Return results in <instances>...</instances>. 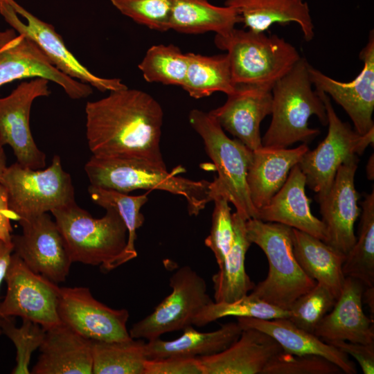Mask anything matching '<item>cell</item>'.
<instances>
[{
	"mask_svg": "<svg viewBox=\"0 0 374 374\" xmlns=\"http://www.w3.org/2000/svg\"><path fill=\"white\" fill-rule=\"evenodd\" d=\"M86 136L92 155L129 158L166 168L161 151L163 112L148 93L125 89L85 106Z\"/></svg>",
	"mask_w": 374,
	"mask_h": 374,
	"instance_id": "1",
	"label": "cell"
},
{
	"mask_svg": "<svg viewBox=\"0 0 374 374\" xmlns=\"http://www.w3.org/2000/svg\"><path fill=\"white\" fill-rule=\"evenodd\" d=\"M84 170L90 185L123 193L143 189L159 190L183 197L190 215L197 216L213 202L212 181L191 180L178 175L186 172L181 166L171 172L167 168L129 158H102L93 155Z\"/></svg>",
	"mask_w": 374,
	"mask_h": 374,
	"instance_id": "2",
	"label": "cell"
},
{
	"mask_svg": "<svg viewBox=\"0 0 374 374\" xmlns=\"http://www.w3.org/2000/svg\"><path fill=\"white\" fill-rule=\"evenodd\" d=\"M308 64L307 60L301 57L273 86L271 121L262 137V146L287 148L296 142L307 144L320 133L319 130L308 125L313 115L323 125H327L326 107L312 89Z\"/></svg>",
	"mask_w": 374,
	"mask_h": 374,
	"instance_id": "3",
	"label": "cell"
},
{
	"mask_svg": "<svg viewBox=\"0 0 374 374\" xmlns=\"http://www.w3.org/2000/svg\"><path fill=\"white\" fill-rule=\"evenodd\" d=\"M292 229L256 218L246 220L248 240L263 251L269 262L267 277L255 285L250 294L287 310L296 299L317 284L305 274L295 258Z\"/></svg>",
	"mask_w": 374,
	"mask_h": 374,
	"instance_id": "4",
	"label": "cell"
},
{
	"mask_svg": "<svg viewBox=\"0 0 374 374\" xmlns=\"http://www.w3.org/2000/svg\"><path fill=\"white\" fill-rule=\"evenodd\" d=\"M105 209L103 217L94 218L74 202L51 213L72 262L99 266L109 272L126 247L128 233L118 212L112 207Z\"/></svg>",
	"mask_w": 374,
	"mask_h": 374,
	"instance_id": "5",
	"label": "cell"
},
{
	"mask_svg": "<svg viewBox=\"0 0 374 374\" xmlns=\"http://www.w3.org/2000/svg\"><path fill=\"white\" fill-rule=\"evenodd\" d=\"M214 43L226 51L235 84H255L272 89L301 57L284 38L249 29L235 28L225 35H215Z\"/></svg>",
	"mask_w": 374,
	"mask_h": 374,
	"instance_id": "6",
	"label": "cell"
},
{
	"mask_svg": "<svg viewBox=\"0 0 374 374\" xmlns=\"http://www.w3.org/2000/svg\"><path fill=\"white\" fill-rule=\"evenodd\" d=\"M188 118L217 172L212 181L213 200L222 197L233 204L235 212L244 220L257 219L258 211L251 202L247 183L252 150L237 139L228 137L209 112L194 109Z\"/></svg>",
	"mask_w": 374,
	"mask_h": 374,
	"instance_id": "7",
	"label": "cell"
},
{
	"mask_svg": "<svg viewBox=\"0 0 374 374\" xmlns=\"http://www.w3.org/2000/svg\"><path fill=\"white\" fill-rule=\"evenodd\" d=\"M0 184L17 221L75 202L71 177L64 170L58 155L46 169L33 170L18 162L7 166Z\"/></svg>",
	"mask_w": 374,
	"mask_h": 374,
	"instance_id": "8",
	"label": "cell"
},
{
	"mask_svg": "<svg viewBox=\"0 0 374 374\" xmlns=\"http://www.w3.org/2000/svg\"><path fill=\"white\" fill-rule=\"evenodd\" d=\"M316 91L326 107L328 134L315 149H309L304 154L298 165L305 177L306 185L317 193L319 200L329 192L339 166L362 155L368 145H373L374 129L359 134L337 115L330 96Z\"/></svg>",
	"mask_w": 374,
	"mask_h": 374,
	"instance_id": "9",
	"label": "cell"
},
{
	"mask_svg": "<svg viewBox=\"0 0 374 374\" xmlns=\"http://www.w3.org/2000/svg\"><path fill=\"white\" fill-rule=\"evenodd\" d=\"M172 292L143 319L135 323L130 335L148 341L193 325L195 317L213 301L207 294L205 280L188 265L170 277Z\"/></svg>",
	"mask_w": 374,
	"mask_h": 374,
	"instance_id": "10",
	"label": "cell"
},
{
	"mask_svg": "<svg viewBox=\"0 0 374 374\" xmlns=\"http://www.w3.org/2000/svg\"><path fill=\"white\" fill-rule=\"evenodd\" d=\"M5 280L6 296L0 303V317H20L48 330L62 323L58 314L60 287L32 271L14 252Z\"/></svg>",
	"mask_w": 374,
	"mask_h": 374,
	"instance_id": "11",
	"label": "cell"
},
{
	"mask_svg": "<svg viewBox=\"0 0 374 374\" xmlns=\"http://www.w3.org/2000/svg\"><path fill=\"white\" fill-rule=\"evenodd\" d=\"M0 14L19 34L32 40L54 66L65 75L101 92L127 87L118 78L94 75L66 46L54 27L26 10L15 0H0Z\"/></svg>",
	"mask_w": 374,
	"mask_h": 374,
	"instance_id": "12",
	"label": "cell"
},
{
	"mask_svg": "<svg viewBox=\"0 0 374 374\" xmlns=\"http://www.w3.org/2000/svg\"><path fill=\"white\" fill-rule=\"evenodd\" d=\"M49 80L34 78L21 82L10 95L0 98V147L8 145L17 162L33 170L43 169L46 154L37 146L30 127L32 104L51 93Z\"/></svg>",
	"mask_w": 374,
	"mask_h": 374,
	"instance_id": "13",
	"label": "cell"
},
{
	"mask_svg": "<svg viewBox=\"0 0 374 374\" xmlns=\"http://www.w3.org/2000/svg\"><path fill=\"white\" fill-rule=\"evenodd\" d=\"M58 314L62 323L90 340L119 341L132 338L127 329V310L102 303L88 287H60Z\"/></svg>",
	"mask_w": 374,
	"mask_h": 374,
	"instance_id": "14",
	"label": "cell"
},
{
	"mask_svg": "<svg viewBox=\"0 0 374 374\" xmlns=\"http://www.w3.org/2000/svg\"><path fill=\"white\" fill-rule=\"evenodd\" d=\"M42 78L60 86L72 99L92 93L91 87L59 71L30 39L14 29L0 31V87L25 78Z\"/></svg>",
	"mask_w": 374,
	"mask_h": 374,
	"instance_id": "15",
	"label": "cell"
},
{
	"mask_svg": "<svg viewBox=\"0 0 374 374\" xmlns=\"http://www.w3.org/2000/svg\"><path fill=\"white\" fill-rule=\"evenodd\" d=\"M18 222L22 233L12 235L13 252L34 272L64 282L72 261L55 222L47 213Z\"/></svg>",
	"mask_w": 374,
	"mask_h": 374,
	"instance_id": "16",
	"label": "cell"
},
{
	"mask_svg": "<svg viewBox=\"0 0 374 374\" xmlns=\"http://www.w3.org/2000/svg\"><path fill=\"white\" fill-rule=\"evenodd\" d=\"M364 62L362 71L350 82L336 80L308 64V72L316 91H323L347 113L354 130L365 134L374 129V32L369 33L366 45L359 52Z\"/></svg>",
	"mask_w": 374,
	"mask_h": 374,
	"instance_id": "17",
	"label": "cell"
},
{
	"mask_svg": "<svg viewBox=\"0 0 374 374\" xmlns=\"http://www.w3.org/2000/svg\"><path fill=\"white\" fill-rule=\"evenodd\" d=\"M358 162L356 157L341 165L329 192L317 200L327 232L326 243L346 256L355 243L354 225L362 211L355 186Z\"/></svg>",
	"mask_w": 374,
	"mask_h": 374,
	"instance_id": "18",
	"label": "cell"
},
{
	"mask_svg": "<svg viewBox=\"0 0 374 374\" xmlns=\"http://www.w3.org/2000/svg\"><path fill=\"white\" fill-rule=\"evenodd\" d=\"M272 109L271 89L237 84L220 107L209 112L222 129L251 150L262 146L260 127Z\"/></svg>",
	"mask_w": 374,
	"mask_h": 374,
	"instance_id": "19",
	"label": "cell"
},
{
	"mask_svg": "<svg viewBox=\"0 0 374 374\" xmlns=\"http://www.w3.org/2000/svg\"><path fill=\"white\" fill-rule=\"evenodd\" d=\"M283 351L271 337L254 329H242L238 339L225 350L197 357L204 374H262L269 362Z\"/></svg>",
	"mask_w": 374,
	"mask_h": 374,
	"instance_id": "20",
	"label": "cell"
},
{
	"mask_svg": "<svg viewBox=\"0 0 374 374\" xmlns=\"http://www.w3.org/2000/svg\"><path fill=\"white\" fill-rule=\"evenodd\" d=\"M364 285L346 276L342 290L332 309L321 319L314 334L324 341L374 343L373 320L363 311Z\"/></svg>",
	"mask_w": 374,
	"mask_h": 374,
	"instance_id": "21",
	"label": "cell"
},
{
	"mask_svg": "<svg viewBox=\"0 0 374 374\" xmlns=\"http://www.w3.org/2000/svg\"><path fill=\"white\" fill-rule=\"evenodd\" d=\"M305 185V177L296 164L280 189L266 205L258 209L257 219L287 225L326 242L325 224L311 212V200L306 195Z\"/></svg>",
	"mask_w": 374,
	"mask_h": 374,
	"instance_id": "22",
	"label": "cell"
},
{
	"mask_svg": "<svg viewBox=\"0 0 374 374\" xmlns=\"http://www.w3.org/2000/svg\"><path fill=\"white\" fill-rule=\"evenodd\" d=\"M33 374H91L92 340L62 323L46 330Z\"/></svg>",
	"mask_w": 374,
	"mask_h": 374,
	"instance_id": "23",
	"label": "cell"
},
{
	"mask_svg": "<svg viewBox=\"0 0 374 374\" xmlns=\"http://www.w3.org/2000/svg\"><path fill=\"white\" fill-rule=\"evenodd\" d=\"M237 323L242 329L254 328L269 335L285 353L296 355H319L336 364L343 373H357L355 365L348 355L314 333L299 328L288 318L265 319L241 317H237Z\"/></svg>",
	"mask_w": 374,
	"mask_h": 374,
	"instance_id": "24",
	"label": "cell"
},
{
	"mask_svg": "<svg viewBox=\"0 0 374 374\" xmlns=\"http://www.w3.org/2000/svg\"><path fill=\"white\" fill-rule=\"evenodd\" d=\"M308 150V145L303 143L292 149L262 146L252 150L247 183L250 199L257 211L280 189L291 169Z\"/></svg>",
	"mask_w": 374,
	"mask_h": 374,
	"instance_id": "25",
	"label": "cell"
},
{
	"mask_svg": "<svg viewBox=\"0 0 374 374\" xmlns=\"http://www.w3.org/2000/svg\"><path fill=\"white\" fill-rule=\"evenodd\" d=\"M224 6L234 8L249 30L265 32L274 24L294 22L306 42L314 37L310 10L304 0H226Z\"/></svg>",
	"mask_w": 374,
	"mask_h": 374,
	"instance_id": "26",
	"label": "cell"
},
{
	"mask_svg": "<svg viewBox=\"0 0 374 374\" xmlns=\"http://www.w3.org/2000/svg\"><path fill=\"white\" fill-rule=\"evenodd\" d=\"M292 241L295 258L305 274L327 286L337 299L346 278L343 264L346 256L321 240L294 228Z\"/></svg>",
	"mask_w": 374,
	"mask_h": 374,
	"instance_id": "27",
	"label": "cell"
},
{
	"mask_svg": "<svg viewBox=\"0 0 374 374\" xmlns=\"http://www.w3.org/2000/svg\"><path fill=\"white\" fill-rule=\"evenodd\" d=\"M179 337L170 341L159 338L145 343L147 359L171 357H197L221 352L239 337L242 329L236 322L222 325L212 332L197 331L192 325L183 329Z\"/></svg>",
	"mask_w": 374,
	"mask_h": 374,
	"instance_id": "28",
	"label": "cell"
},
{
	"mask_svg": "<svg viewBox=\"0 0 374 374\" xmlns=\"http://www.w3.org/2000/svg\"><path fill=\"white\" fill-rule=\"evenodd\" d=\"M234 237L219 270L213 277L215 302H233L246 296L255 286L245 270V256L251 243L246 233V220L232 213Z\"/></svg>",
	"mask_w": 374,
	"mask_h": 374,
	"instance_id": "29",
	"label": "cell"
},
{
	"mask_svg": "<svg viewBox=\"0 0 374 374\" xmlns=\"http://www.w3.org/2000/svg\"><path fill=\"white\" fill-rule=\"evenodd\" d=\"M241 22L238 12L229 6H214L208 0H172L170 30L185 34L225 35Z\"/></svg>",
	"mask_w": 374,
	"mask_h": 374,
	"instance_id": "30",
	"label": "cell"
},
{
	"mask_svg": "<svg viewBox=\"0 0 374 374\" xmlns=\"http://www.w3.org/2000/svg\"><path fill=\"white\" fill-rule=\"evenodd\" d=\"M188 67L181 88L190 97L199 99L215 92L229 95L235 90L227 54L213 56L186 53Z\"/></svg>",
	"mask_w": 374,
	"mask_h": 374,
	"instance_id": "31",
	"label": "cell"
},
{
	"mask_svg": "<svg viewBox=\"0 0 374 374\" xmlns=\"http://www.w3.org/2000/svg\"><path fill=\"white\" fill-rule=\"evenodd\" d=\"M148 193L140 195H130L112 189L90 185L88 193L96 204L106 208H114L121 216L127 229V241L122 254L112 265V270L137 256L134 243L136 230L144 222V216L141 213V207L148 201Z\"/></svg>",
	"mask_w": 374,
	"mask_h": 374,
	"instance_id": "32",
	"label": "cell"
},
{
	"mask_svg": "<svg viewBox=\"0 0 374 374\" xmlns=\"http://www.w3.org/2000/svg\"><path fill=\"white\" fill-rule=\"evenodd\" d=\"M94 374H144L145 342L131 338L119 341L92 340Z\"/></svg>",
	"mask_w": 374,
	"mask_h": 374,
	"instance_id": "33",
	"label": "cell"
},
{
	"mask_svg": "<svg viewBox=\"0 0 374 374\" xmlns=\"http://www.w3.org/2000/svg\"><path fill=\"white\" fill-rule=\"evenodd\" d=\"M358 236L343 264L345 276L359 280L364 287L374 286V191L364 194Z\"/></svg>",
	"mask_w": 374,
	"mask_h": 374,
	"instance_id": "34",
	"label": "cell"
},
{
	"mask_svg": "<svg viewBox=\"0 0 374 374\" xmlns=\"http://www.w3.org/2000/svg\"><path fill=\"white\" fill-rule=\"evenodd\" d=\"M148 82L182 87L185 80L188 57L173 44L152 46L138 66Z\"/></svg>",
	"mask_w": 374,
	"mask_h": 374,
	"instance_id": "35",
	"label": "cell"
},
{
	"mask_svg": "<svg viewBox=\"0 0 374 374\" xmlns=\"http://www.w3.org/2000/svg\"><path fill=\"white\" fill-rule=\"evenodd\" d=\"M290 312L274 306L250 294L233 302L212 301L195 317L193 325L204 326L226 317H246L271 319L289 318Z\"/></svg>",
	"mask_w": 374,
	"mask_h": 374,
	"instance_id": "36",
	"label": "cell"
},
{
	"mask_svg": "<svg viewBox=\"0 0 374 374\" xmlns=\"http://www.w3.org/2000/svg\"><path fill=\"white\" fill-rule=\"evenodd\" d=\"M336 301L337 298L327 286L317 283L292 304L288 319L299 328L314 333L319 322L332 309Z\"/></svg>",
	"mask_w": 374,
	"mask_h": 374,
	"instance_id": "37",
	"label": "cell"
},
{
	"mask_svg": "<svg viewBox=\"0 0 374 374\" xmlns=\"http://www.w3.org/2000/svg\"><path fill=\"white\" fill-rule=\"evenodd\" d=\"M22 325L17 328L12 317H0V329L14 343L17 349V365L14 374H29V363L33 353L39 348L46 335V330L38 323L28 319H22Z\"/></svg>",
	"mask_w": 374,
	"mask_h": 374,
	"instance_id": "38",
	"label": "cell"
},
{
	"mask_svg": "<svg viewBox=\"0 0 374 374\" xmlns=\"http://www.w3.org/2000/svg\"><path fill=\"white\" fill-rule=\"evenodd\" d=\"M123 15L161 32L170 30L172 0H110Z\"/></svg>",
	"mask_w": 374,
	"mask_h": 374,
	"instance_id": "39",
	"label": "cell"
},
{
	"mask_svg": "<svg viewBox=\"0 0 374 374\" xmlns=\"http://www.w3.org/2000/svg\"><path fill=\"white\" fill-rule=\"evenodd\" d=\"M343 371L327 359L315 355H296L283 352L265 366L262 374H340Z\"/></svg>",
	"mask_w": 374,
	"mask_h": 374,
	"instance_id": "40",
	"label": "cell"
},
{
	"mask_svg": "<svg viewBox=\"0 0 374 374\" xmlns=\"http://www.w3.org/2000/svg\"><path fill=\"white\" fill-rule=\"evenodd\" d=\"M213 202L215 204L211 228L204 244L212 251L220 266L232 245L234 231L228 200L222 197H217Z\"/></svg>",
	"mask_w": 374,
	"mask_h": 374,
	"instance_id": "41",
	"label": "cell"
},
{
	"mask_svg": "<svg viewBox=\"0 0 374 374\" xmlns=\"http://www.w3.org/2000/svg\"><path fill=\"white\" fill-rule=\"evenodd\" d=\"M144 374H204L197 357H171L147 359Z\"/></svg>",
	"mask_w": 374,
	"mask_h": 374,
	"instance_id": "42",
	"label": "cell"
},
{
	"mask_svg": "<svg viewBox=\"0 0 374 374\" xmlns=\"http://www.w3.org/2000/svg\"><path fill=\"white\" fill-rule=\"evenodd\" d=\"M326 343L353 357L364 374L374 373V343L366 344L342 340L330 341Z\"/></svg>",
	"mask_w": 374,
	"mask_h": 374,
	"instance_id": "43",
	"label": "cell"
},
{
	"mask_svg": "<svg viewBox=\"0 0 374 374\" xmlns=\"http://www.w3.org/2000/svg\"><path fill=\"white\" fill-rule=\"evenodd\" d=\"M11 220H18L17 216L8 207V199L4 187L0 184V240L12 242Z\"/></svg>",
	"mask_w": 374,
	"mask_h": 374,
	"instance_id": "44",
	"label": "cell"
},
{
	"mask_svg": "<svg viewBox=\"0 0 374 374\" xmlns=\"http://www.w3.org/2000/svg\"><path fill=\"white\" fill-rule=\"evenodd\" d=\"M12 253V243L6 242L0 240V286L3 279H5ZM1 333V331L0 329V334Z\"/></svg>",
	"mask_w": 374,
	"mask_h": 374,
	"instance_id": "45",
	"label": "cell"
},
{
	"mask_svg": "<svg viewBox=\"0 0 374 374\" xmlns=\"http://www.w3.org/2000/svg\"><path fill=\"white\" fill-rule=\"evenodd\" d=\"M362 303H365L370 309L371 318L374 317V286L364 287L362 294Z\"/></svg>",
	"mask_w": 374,
	"mask_h": 374,
	"instance_id": "46",
	"label": "cell"
},
{
	"mask_svg": "<svg viewBox=\"0 0 374 374\" xmlns=\"http://www.w3.org/2000/svg\"><path fill=\"white\" fill-rule=\"evenodd\" d=\"M366 172L367 178L369 180H373L374 179V160H373V154L371 155L370 157L366 167Z\"/></svg>",
	"mask_w": 374,
	"mask_h": 374,
	"instance_id": "47",
	"label": "cell"
},
{
	"mask_svg": "<svg viewBox=\"0 0 374 374\" xmlns=\"http://www.w3.org/2000/svg\"><path fill=\"white\" fill-rule=\"evenodd\" d=\"M6 158L3 147H0V181L6 168Z\"/></svg>",
	"mask_w": 374,
	"mask_h": 374,
	"instance_id": "48",
	"label": "cell"
}]
</instances>
